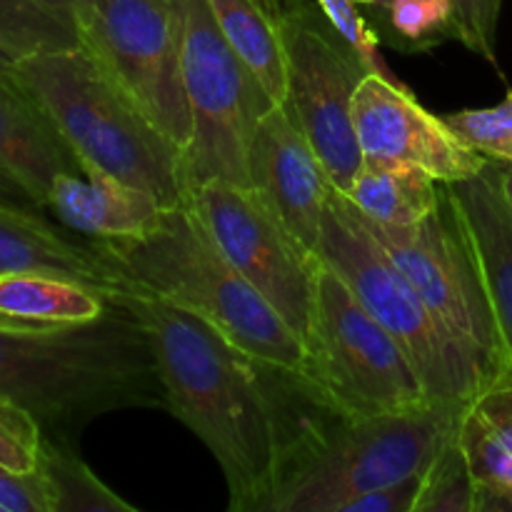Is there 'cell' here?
Segmentation results:
<instances>
[{"mask_svg":"<svg viewBox=\"0 0 512 512\" xmlns=\"http://www.w3.org/2000/svg\"><path fill=\"white\" fill-rule=\"evenodd\" d=\"M453 33L470 53L498 65V23L503 0H450Z\"/></svg>","mask_w":512,"mask_h":512,"instance_id":"cell-30","label":"cell"},{"mask_svg":"<svg viewBox=\"0 0 512 512\" xmlns=\"http://www.w3.org/2000/svg\"><path fill=\"white\" fill-rule=\"evenodd\" d=\"M0 168L35 208H45L58 175L83 173L53 118L13 70H0Z\"/></svg>","mask_w":512,"mask_h":512,"instance_id":"cell-16","label":"cell"},{"mask_svg":"<svg viewBox=\"0 0 512 512\" xmlns=\"http://www.w3.org/2000/svg\"><path fill=\"white\" fill-rule=\"evenodd\" d=\"M95 243L140 290L208 320L260 363L305 373V340L228 263L190 205L168 208L140 238Z\"/></svg>","mask_w":512,"mask_h":512,"instance_id":"cell-4","label":"cell"},{"mask_svg":"<svg viewBox=\"0 0 512 512\" xmlns=\"http://www.w3.org/2000/svg\"><path fill=\"white\" fill-rule=\"evenodd\" d=\"M75 28L108 78L185 153L193 115L173 0H90L75 13Z\"/></svg>","mask_w":512,"mask_h":512,"instance_id":"cell-10","label":"cell"},{"mask_svg":"<svg viewBox=\"0 0 512 512\" xmlns=\"http://www.w3.org/2000/svg\"><path fill=\"white\" fill-rule=\"evenodd\" d=\"M230 48L260 80L275 105L288 98V58L280 25L258 0H210Z\"/></svg>","mask_w":512,"mask_h":512,"instance_id":"cell-22","label":"cell"},{"mask_svg":"<svg viewBox=\"0 0 512 512\" xmlns=\"http://www.w3.org/2000/svg\"><path fill=\"white\" fill-rule=\"evenodd\" d=\"M0 512H58V498L43 465L28 473L0 465Z\"/></svg>","mask_w":512,"mask_h":512,"instance_id":"cell-31","label":"cell"},{"mask_svg":"<svg viewBox=\"0 0 512 512\" xmlns=\"http://www.w3.org/2000/svg\"><path fill=\"white\" fill-rule=\"evenodd\" d=\"M45 208L63 228L93 240L140 238L158 228L168 210L148 190L98 170L58 175Z\"/></svg>","mask_w":512,"mask_h":512,"instance_id":"cell-17","label":"cell"},{"mask_svg":"<svg viewBox=\"0 0 512 512\" xmlns=\"http://www.w3.org/2000/svg\"><path fill=\"white\" fill-rule=\"evenodd\" d=\"M493 165L495 173H498L500 190H503L505 200H508V205L512 208V163H498V160H493Z\"/></svg>","mask_w":512,"mask_h":512,"instance_id":"cell-36","label":"cell"},{"mask_svg":"<svg viewBox=\"0 0 512 512\" xmlns=\"http://www.w3.org/2000/svg\"><path fill=\"white\" fill-rule=\"evenodd\" d=\"M443 195L445 185L418 165L363 160L345 198L363 218L405 228L428 218L443 203Z\"/></svg>","mask_w":512,"mask_h":512,"instance_id":"cell-20","label":"cell"},{"mask_svg":"<svg viewBox=\"0 0 512 512\" xmlns=\"http://www.w3.org/2000/svg\"><path fill=\"white\" fill-rule=\"evenodd\" d=\"M313 3L318 5V10L325 15V20L333 25L335 33L353 48V53L358 55L360 63L368 68V73H378L395 80V75L390 73L388 65H385L383 55L378 53V30L370 28L368 20L360 15L355 0H313Z\"/></svg>","mask_w":512,"mask_h":512,"instance_id":"cell-29","label":"cell"},{"mask_svg":"<svg viewBox=\"0 0 512 512\" xmlns=\"http://www.w3.org/2000/svg\"><path fill=\"white\" fill-rule=\"evenodd\" d=\"M278 25L288 58L285 105L318 153L330 183L345 195L363 168L353 98L368 68L315 3L305 0Z\"/></svg>","mask_w":512,"mask_h":512,"instance_id":"cell-11","label":"cell"},{"mask_svg":"<svg viewBox=\"0 0 512 512\" xmlns=\"http://www.w3.org/2000/svg\"><path fill=\"white\" fill-rule=\"evenodd\" d=\"M0 195H5V198H10V200H23V203H30L28 195L23 193V188H20V185L15 183V180L10 178L3 168H0Z\"/></svg>","mask_w":512,"mask_h":512,"instance_id":"cell-35","label":"cell"},{"mask_svg":"<svg viewBox=\"0 0 512 512\" xmlns=\"http://www.w3.org/2000/svg\"><path fill=\"white\" fill-rule=\"evenodd\" d=\"M13 73L53 118L83 170L138 185L165 208L188 205L183 148L140 113L83 45L23 55Z\"/></svg>","mask_w":512,"mask_h":512,"instance_id":"cell-5","label":"cell"},{"mask_svg":"<svg viewBox=\"0 0 512 512\" xmlns=\"http://www.w3.org/2000/svg\"><path fill=\"white\" fill-rule=\"evenodd\" d=\"M258 3L263 5V8L268 10V13L273 15V18L280 23V20H283L285 15L293 13V10L298 8V5H303L305 0H258Z\"/></svg>","mask_w":512,"mask_h":512,"instance_id":"cell-33","label":"cell"},{"mask_svg":"<svg viewBox=\"0 0 512 512\" xmlns=\"http://www.w3.org/2000/svg\"><path fill=\"white\" fill-rule=\"evenodd\" d=\"M305 348V380L340 413L380 415L433 403L398 340L320 258Z\"/></svg>","mask_w":512,"mask_h":512,"instance_id":"cell-7","label":"cell"},{"mask_svg":"<svg viewBox=\"0 0 512 512\" xmlns=\"http://www.w3.org/2000/svg\"><path fill=\"white\" fill-rule=\"evenodd\" d=\"M355 3H358V5H370V8H375V10H385L390 3H393V0H355Z\"/></svg>","mask_w":512,"mask_h":512,"instance_id":"cell-38","label":"cell"},{"mask_svg":"<svg viewBox=\"0 0 512 512\" xmlns=\"http://www.w3.org/2000/svg\"><path fill=\"white\" fill-rule=\"evenodd\" d=\"M110 298L75 280L45 273H0V320L83 325L103 318Z\"/></svg>","mask_w":512,"mask_h":512,"instance_id":"cell-21","label":"cell"},{"mask_svg":"<svg viewBox=\"0 0 512 512\" xmlns=\"http://www.w3.org/2000/svg\"><path fill=\"white\" fill-rule=\"evenodd\" d=\"M43 470L58 498V512H135L75 453V445L43 438Z\"/></svg>","mask_w":512,"mask_h":512,"instance_id":"cell-23","label":"cell"},{"mask_svg":"<svg viewBox=\"0 0 512 512\" xmlns=\"http://www.w3.org/2000/svg\"><path fill=\"white\" fill-rule=\"evenodd\" d=\"M0 395L28 410L43 438L70 445L108 413L165 410L148 330L118 298L83 325L0 320Z\"/></svg>","mask_w":512,"mask_h":512,"instance_id":"cell-3","label":"cell"},{"mask_svg":"<svg viewBox=\"0 0 512 512\" xmlns=\"http://www.w3.org/2000/svg\"><path fill=\"white\" fill-rule=\"evenodd\" d=\"M383 15V33L390 45L400 50L435 48L443 40L455 38L453 3L450 0H393Z\"/></svg>","mask_w":512,"mask_h":512,"instance_id":"cell-25","label":"cell"},{"mask_svg":"<svg viewBox=\"0 0 512 512\" xmlns=\"http://www.w3.org/2000/svg\"><path fill=\"white\" fill-rule=\"evenodd\" d=\"M0 273L58 275L108 298L138 290L95 240L80 243L5 195H0Z\"/></svg>","mask_w":512,"mask_h":512,"instance_id":"cell-15","label":"cell"},{"mask_svg":"<svg viewBox=\"0 0 512 512\" xmlns=\"http://www.w3.org/2000/svg\"><path fill=\"white\" fill-rule=\"evenodd\" d=\"M423 473H415L410 478L398 480V483L360 495L345 508V512H413L420 485H423Z\"/></svg>","mask_w":512,"mask_h":512,"instance_id":"cell-32","label":"cell"},{"mask_svg":"<svg viewBox=\"0 0 512 512\" xmlns=\"http://www.w3.org/2000/svg\"><path fill=\"white\" fill-rule=\"evenodd\" d=\"M193 140L185 150L190 193L210 180L248 185V148L273 98L230 48L210 0H173Z\"/></svg>","mask_w":512,"mask_h":512,"instance_id":"cell-8","label":"cell"},{"mask_svg":"<svg viewBox=\"0 0 512 512\" xmlns=\"http://www.w3.org/2000/svg\"><path fill=\"white\" fill-rule=\"evenodd\" d=\"M358 218L415 285L445 330L478 360L485 375L493 383L510 378L488 288L448 188L443 203L415 225L395 228L373 223L360 213Z\"/></svg>","mask_w":512,"mask_h":512,"instance_id":"cell-9","label":"cell"},{"mask_svg":"<svg viewBox=\"0 0 512 512\" xmlns=\"http://www.w3.org/2000/svg\"><path fill=\"white\" fill-rule=\"evenodd\" d=\"M475 508L478 498L473 475L455 433L425 468L413 512H475Z\"/></svg>","mask_w":512,"mask_h":512,"instance_id":"cell-26","label":"cell"},{"mask_svg":"<svg viewBox=\"0 0 512 512\" xmlns=\"http://www.w3.org/2000/svg\"><path fill=\"white\" fill-rule=\"evenodd\" d=\"M250 188L285 228L318 255L320 225L335 185L288 105L270 108L255 125L248 148Z\"/></svg>","mask_w":512,"mask_h":512,"instance_id":"cell-14","label":"cell"},{"mask_svg":"<svg viewBox=\"0 0 512 512\" xmlns=\"http://www.w3.org/2000/svg\"><path fill=\"white\" fill-rule=\"evenodd\" d=\"M0 45L18 60L23 55L78 48L80 35L73 20L40 0H0Z\"/></svg>","mask_w":512,"mask_h":512,"instance_id":"cell-24","label":"cell"},{"mask_svg":"<svg viewBox=\"0 0 512 512\" xmlns=\"http://www.w3.org/2000/svg\"><path fill=\"white\" fill-rule=\"evenodd\" d=\"M293 375L270 368L280 465L270 512H345L353 500L423 473L458 433L463 410L430 403L380 415H345L305 380L300 413Z\"/></svg>","mask_w":512,"mask_h":512,"instance_id":"cell-2","label":"cell"},{"mask_svg":"<svg viewBox=\"0 0 512 512\" xmlns=\"http://www.w3.org/2000/svg\"><path fill=\"white\" fill-rule=\"evenodd\" d=\"M40 3L48 5L50 10L65 15V18H70L75 23V13H78V10H83L90 0H40Z\"/></svg>","mask_w":512,"mask_h":512,"instance_id":"cell-34","label":"cell"},{"mask_svg":"<svg viewBox=\"0 0 512 512\" xmlns=\"http://www.w3.org/2000/svg\"><path fill=\"white\" fill-rule=\"evenodd\" d=\"M153 343L165 410L218 460L233 512H270L280 465V428L270 365L208 320L145 290L118 295Z\"/></svg>","mask_w":512,"mask_h":512,"instance_id":"cell-1","label":"cell"},{"mask_svg":"<svg viewBox=\"0 0 512 512\" xmlns=\"http://www.w3.org/2000/svg\"><path fill=\"white\" fill-rule=\"evenodd\" d=\"M458 445L475 483V512H512V375L463 410Z\"/></svg>","mask_w":512,"mask_h":512,"instance_id":"cell-19","label":"cell"},{"mask_svg":"<svg viewBox=\"0 0 512 512\" xmlns=\"http://www.w3.org/2000/svg\"><path fill=\"white\" fill-rule=\"evenodd\" d=\"M188 205L228 263L300 338H308L318 255L310 253L248 185L210 180L193 188Z\"/></svg>","mask_w":512,"mask_h":512,"instance_id":"cell-12","label":"cell"},{"mask_svg":"<svg viewBox=\"0 0 512 512\" xmlns=\"http://www.w3.org/2000/svg\"><path fill=\"white\" fill-rule=\"evenodd\" d=\"M318 258L348 283L365 310L398 340L433 403L465 410L480 393L493 388L495 383L478 360L435 318L415 285L335 188L320 225Z\"/></svg>","mask_w":512,"mask_h":512,"instance_id":"cell-6","label":"cell"},{"mask_svg":"<svg viewBox=\"0 0 512 512\" xmlns=\"http://www.w3.org/2000/svg\"><path fill=\"white\" fill-rule=\"evenodd\" d=\"M43 460V428L38 420L0 395V465L28 473Z\"/></svg>","mask_w":512,"mask_h":512,"instance_id":"cell-28","label":"cell"},{"mask_svg":"<svg viewBox=\"0 0 512 512\" xmlns=\"http://www.w3.org/2000/svg\"><path fill=\"white\" fill-rule=\"evenodd\" d=\"M13 65H15V58L3 48V45H0V70H13Z\"/></svg>","mask_w":512,"mask_h":512,"instance_id":"cell-37","label":"cell"},{"mask_svg":"<svg viewBox=\"0 0 512 512\" xmlns=\"http://www.w3.org/2000/svg\"><path fill=\"white\" fill-rule=\"evenodd\" d=\"M445 123L488 160L512 163V90L498 105L458 110L445 115Z\"/></svg>","mask_w":512,"mask_h":512,"instance_id":"cell-27","label":"cell"},{"mask_svg":"<svg viewBox=\"0 0 512 512\" xmlns=\"http://www.w3.org/2000/svg\"><path fill=\"white\" fill-rule=\"evenodd\" d=\"M353 123L363 160L418 165L443 185L475 178L490 163L445 118L425 110L405 85L385 75H363L355 88Z\"/></svg>","mask_w":512,"mask_h":512,"instance_id":"cell-13","label":"cell"},{"mask_svg":"<svg viewBox=\"0 0 512 512\" xmlns=\"http://www.w3.org/2000/svg\"><path fill=\"white\" fill-rule=\"evenodd\" d=\"M478 258L512 375V208L490 160L483 173L445 185Z\"/></svg>","mask_w":512,"mask_h":512,"instance_id":"cell-18","label":"cell"}]
</instances>
